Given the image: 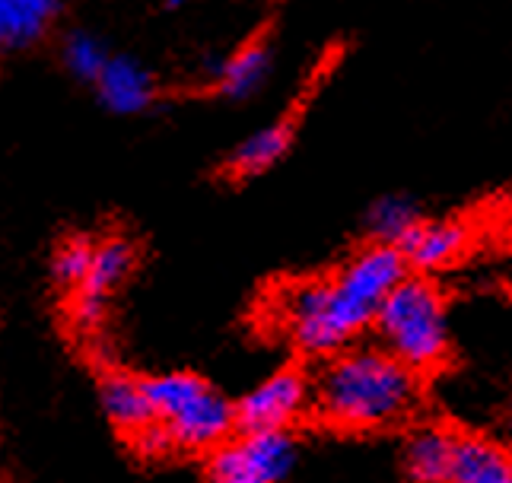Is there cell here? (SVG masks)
Here are the masks:
<instances>
[{"label": "cell", "instance_id": "cell-1", "mask_svg": "<svg viewBox=\"0 0 512 483\" xmlns=\"http://www.w3.org/2000/svg\"><path fill=\"white\" fill-rule=\"evenodd\" d=\"M408 277V264L392 245H366L338 274L306 280L284 296L290 341L309 356L341 353L376 321L385 296Z\"/></svg>", "mask_w": 512, "mask_h": 483}, {"label": "cell", "instance_id": "cell-2", "mask_svg": "<svg viewBox=\"0 0 512 483\" xmlns=\"http://www.w3.org/2000/svg\"><path fill=\"white\" fill-rule=\"evenodd\" d=\"M319 414L344 429H379L411 414L420 398V375L382 347L334 353L312 385Z\"/></svg>", "mask_w": 512, "mask_h": 483}, {"label": "cell", "instance_id": "cell-3", "mask_svg": "<svg viewBox=\"0 0 512 483\" xmlns=\"http://www.w3.org/2000/svg\"><path fill=\"white\" fill-rule=\"evenodd\" d=\"M382 350L414 375L433 372L449 356V309L443 290L430 277L408 274L385 296L376 315Z\"/></svg>", "mask_w": 512, "mask_h": 483}, {"label": "cell", "instance_id": "cell-4", "mask_svg": "<svg viewBox=\"0 0 512 483\" xmlns=\"http://www.w3.org/2000/svg\"><path fill=\"white\" fill-rule=\"evenodd\" d=\"M296 464L290 433H252L217 445L207 464L210 483H284Z\"/></svg>", "mask_w": 512, "mask_h": 483}, {"label": "cell", "instance_id": "cell-5", "mask_svg": "<svg viewBox=\"0 0 512 483\" xmlns=\"http://www.w3.org/2000/svg\"><path fill=\"white\" fill-rule=\"evenodd\" d=\"M312 398V385L299 366H284L233 404L236 433H287V426L303 414Z\"/></svg>", "mask_w": 512, "mask_h": 483}, {"label": "cell", "instance_id": "cell-6", "mask_svg": "<svg viewBox=\"0 0 512 483\" xmlns=\"http://www.w3.org/2000/svg\"><path fill=\"white\" fill-rule=\"evenodd\" d=\"M163 429L169 433L172 449H188V452L217 449V445H223L236 433L233 404L207 382L188 404L175 410L163 423Z\"/></svg>", "mask_w": 512, "mask_h": 483}, {"label": "cell", "instance_id": "cell-7", "mask_svg": "<svg viewBox=\"0 0 512 483\" xmlns=\"http://www.w3.org/2000/svg\"><path fill=\"white\" fill-rule=\"evenodd\" d=\"M134 261H137V248L121 236H112L96 245L90 271H86L83 283L74 290V321L80 328L99 325L112 293L125 283Z\"/></svg>", "mask_w": 512, "mask_h": 483}, {"label": "cell", "instance_id": "cell-8", "mask_svg": "<svg viewBox=\"0 0 512 483\" xmlns=\"http://www.w3.org/2000/svg\"><path fill=\"white\" fill-rule=\"evenodd\" d=\"M471 229L462 220H420L408 236L398 242V255L408 264V274L427 277L433 271L452 267L465 255Z\"/></svg>", "mask_w": 512, "mask_h": 483}, {"label": "cell", "instance_id": "cell-9", "mask_svg": "<svg viewBox=\"0 0 512 483\" xmlns=\"http://www.w3.org/2000/svg\"><path fill=\"white\" fill-rule=\"evenodd\" d=\"M306 102H309V96H299L274 124L261 128L245 143H239V147L233 150V156H229L226 166H223V175L229 178V182H245V178H255L261 172H268L277 159H284V153L293 147V140L299 134V118H303V112H306Z\"/></svg>", "mask_w": 512, "mask_h": 483}, {"label": "cell", "instance_id": "cell-10", "mask_svg": "<svg viewBox=\"0 0 512 483\" xmlns=\"http://www.w3.org/2000/svg\"><path fill=\"white\" fill-rule=\"evenodd\" d=\"M449 483H512V452L487 436H455Z\"/></svg>", "mask_w": 512, "mask_h": 483}, {"label": "cell", "instance_id": "cell-11", "mask_svg": "<svg viewBox=\"0 0 512 483\" xmlns=\"http://www.w3.org/2000/svg\"><path fill=\"white\" fill-rule=\"evenodd\" d=\"M99 99L118 115H134L150 109L156 99V80L134 58H112L96 80Z\"/></svg>", "mask_w": 512, "mask_h": 483}, {"label": "cell", "instance_id": "cell-12", "mask_svg": "<svg viewBox=\"0 0 512 483\" xmlns=\"http://www.w3.org/2000/svg\"><path fill=\"white\" fill-rule=\"evenodd\" d=\"M99 395H102L105 417H109L118 433H125L128 439L144 433V429L153 423V410L144 398L140 379H134V375L105 372L102 382H99Z\"/></svg>", "mask_w": 512, "mask_h": 483}, {"label": "cell", "instance_id": "cell-13", "mask_svg": "<svg viewBox=\"0 0 512 483\" xmlns=\"http://www.w3.org/2000/svg\"><path fill=\"white\" fill-rule=\"evenodd\" d=\"M452 452H455V433L439 426L420 429L404 445V474L414 483H449Z\"/></svg>", "mask_w": 512, "mask_h": 483}, {"label": "cell", "instance_id": "cell-14", "mask_svg": "<svg viewBox=\"0 0 512 483\" xmlns=\"http://www.w3.org/2000/svg\"><path fill=\"white\" fill-rule=\"evenodd\" d=\"M271 67V48H268V35L258 29L249 42L236 48L233 55L226 58V64L217 74V93L226 99H249L255 89L261 86L264 74Z\"/></svg>", "mask_w": 512, "mask_h": 483}, {"label": "cell", "instance_id": "cell-15", "mask_svg": "<svg viewBox=\"0 0 512 483\" xmlns=\"http://www.w3.org/2000/svg\"><path fill=\"white\" fill-rule=\"evenodd\" d=\"M61 4L51 0H0V51L26 48L58 20Z\"/></svg>", "mask_w": 512, "mask_h": 483}, {"label": "cell", "instance_id": "cell-16", "mask_svg": "<svg viewBox=\"0 0 512 483\" xmlns=\"http://www.w3.org/2000/svg\"><path fill=\"white\" fill-rule=\"evenodd\" d=\"M420 207L404 198V194H385V198L373 201V207L366 210V229L373 236V245H392L408 236V232L420 223Z\"/></svg>", "mask_w": 512, "mask_h": 483}, {"label": "cell", "instance_id": "cell-17", "mask_svg": "<svg viewBox=\"0 0 512 483\" xmlns=\"http://www.w3.org/2000/svg\"><path fill=\"white\" fill-rule=\"evenodd\" d=\"M109 61H112L109 48L90 32H70L64 39V64L70 74H77L83 80H99Z\"/></svg>", "mask_w": 512, "mask_h": 483}, {"label": "cell", "instance_id": "cell-18", "mask_svg": "<svg viewBox=\"0 0 512 483\" xmlns=\"http://www.w3.org/2000/svg\"><path fill=\"white\" fill-rule=\"evenodd\" d=\"M93 252H96V242L90 239H67L58 252H55V261H51V274L55 280L64 286V290H77L83 283L86 271H90V261H93Z\"/></svg>", "mask_w": 512, "mask_h": 483}, {"label": "cell", "instance_id": "cell-19", "mask_svg": "<svg viewBox=\"0 0 512 483\" xmlns=\"http://www.w3.org/2000/svg\"><path fill=\"white\" fill-rule=\"evenodd\" d=\"M509 429H512V410H509Z\"/></svg>", "mask_w": 512, "mask_h": 483}]
</instances>
